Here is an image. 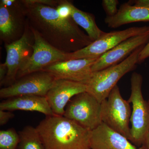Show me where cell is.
Masks as SVG:
<instances>
[{"label": "cell", "instance_id": "cell-28", "mask_svg": "<svg viewBox=\"0 0 149 149\" xmlns=\"http://www.w3.org/2000/svg\"><path fill=\"white\" fill-rule=\"evenodd\" d=\"M143 145L146 146V149H149V133L146 137Z\"/></svg>", "mask_w": 149, "mask_h": 149}, {"label": "cell", "instance_id": "cell-19", "mask_svg": "<svg viewBox=\"0 0 149 149\" xmlns=\"http://www.w3.org/2000/svg\"><path fill=\"white\" fill-rule=\"evenodd\" d=\"M18 133L19 136L18 149H45L36 128L27 125Z\"/></svg>", "mask_w": 149, "mask_h": 149}, {"label": "cell", "instance_id": "cell-2", "mask_svg": "<svg viewBox=\"0 0 149 149\" xmlns=\"http://www.w3.org/2000/svg\"><path fill=\"white\" fill-rule=\"evenodd\" d=\"M36 128L45 149H91V131L64 116H46Z\"/></svg>", "mask_w": 149, "mask_h": 149}, {"label": "cell", "instance_id": "cell-17", "mask_svg": "<svg viewBox=\"0 0 149 149\" xmlns=\"http://www.w3.org/2000/svg\"><path fill=\"white\" fill-rule=\"evenodd\" d=\"M142 22H149V8L133 5L129 2L121 5L114 16H107L104 19L105 23L112 28Z\"/></svg>", "mask_w": 149, "mask_h": 149}, {"label": "cell", "instance_id": "cell-9", "mask_svg": "<svg viewBox=\"0 0 149 149\" xmlns=\"http://www.w3.org/2000/svg\"><path fill=\"white\" fill-rule=\"evenodd\" d=\"M30 28L33 32L35 40L33 53L19 71L17 80L27 74L42 71L55 63L68 60V58L69 53L63 52L54 47L45 41L35 30Z\"/></svg>", "mask_w": 149, "mask_h": 149}, {"label": "cell", "instance_id": "cell-8", "mask_svg": "<svg viewBox=\"0 0 149 149\" xmlns=\"http://www.w3.org/2000/svg\"><path fill=\"white\" fill-rule=\"evenodd\" d=\"M34 42L33 32L26 20V28L22 37L19 40L5 46L7 53L5 63L7 67L8 73L5 80L0 83L1 86L7 87L16 81L19 71L33 53Z\"/></svg>", "mask_w": 149, "mask_h": 149}, {"label": "cell", "instance_id": "cell-1", "mask_svg": "<svg viewBox=\"0 0 149 149\" xmlns=\"http://www.w3.org/2000/svg\"><path fill=\"white\" fill-rule=\"evenodd\" d=\"M26 20L47 42L59 50L74 52L93 41L80 29L72 18H62L55 8L32 1H21Z\"/></svg>", "mask_w": 149, "mask_h": 149}, {"label": "cell", "instance_id": "cell-6", "mask_svg": "<svg viewBox=\"0 0 149 149\" xmlns=\"http://www.w3.org/2000/svg\"><path fill=\"white\" fill-rule=\"evenodd\" d=\"M102 103L87 92L77 94L67 105L63 116L92 131L102 123Z\"/></svg>", "mask_w": 149, "mask_h": 149}, {"label": "cell", "instance_id": "cell-29", "mask_svg": "<svg viewBox=\"0 0 149 149\" xmlns=\"http://www.w3.org/2000/svg\"><path fill=\"white\" fill-rule=\"evenodd\" d=\"M148 107H149V98L148 101Z\"/></svg>", "mask_w": 149, "mask_h": 149}, {"label": "cell", "instance_id": "cell-12", "mask_svg": "<svg viewBox=\"0 0 149 149\" xmlns=\"http://www.w3.org/2000/svg\"><path fill=\"white\" fill-rule=\"evenodd\" d=\"M98 58L78 59L58 62L43 70L56 80H66L85 84L91 77L93 65Z\"/></svg>", "mask_w": 149, "mask_h": 149}, {"label": "cell", "instance_id": "cell-7", "mask_svg": "<svg viewBox=\"0 0 149 149\" xmlns=\"http://www.w3.org/2000/svg\"><path fill=\"white\" fill-rule=\"evenodd\" d=\"M149 32V26L131 27L123 30L104 32L100 38L89 45L68 54V60L99 58L123 41L134 36Z\"/></svg>", "mask_w": 149, "mask_h": 149}, {"label": "cell", "instance_id": "cell-10", "mask_svg": "<svg viewBox=\"0 0 149 149\" xmlns=\"http://www.w3.org/2000/svg\"><path fill=\"white\" fill-rule=\"evenodd\" d=\"M56 80L50 73L44 70L33 72L19 78L12 85L2 88L0 97L7 99L22 95L46 97Z\"/></svg>", "mask_w": 149, "mask_h": 149}, {"label": "cell", "instance_id": "cell-3", "mask_svg": "<svg viewBox=\"0 0 149 149\" xmlns=\"http://www.w3.org/2000/svg\"><path fill=\"white\" fill-rule=\"evenodd\" d=\"M145 46L137 48L118 64L93 72L85 84L87 87L86 92L95 97L100 102L107 99L118 81L125 74L136 68L139 54Z\"/></svg>", "mask_w": 149, "mask_h": 149}, {"label": "cell", "instance_id": "cell-20", "mask_svg": "<svg viewBox=\"0 0 149 149\" xmlns=\"http://www.w3.org/2000/svg\"><path fill=\"white\" fill-rule=\"evenodd\" d=\"M19 142V135L14 128L0 131V149H17Z\"/></svg>", "mask_w": 149, "mask_h": 149}, {"label": "cell", "instance_id": "cell-25", "mask_svg": "<svg viewBox=\"0 0 149 149\" xmlns=\"http://www.w3.org/2000/svg\"><path fill=\"white\" fill-rule=\"evenodd\" d=\"M8 73L7 67L5 63L0 65V83H2L5 79Z\"/></svg>", "mask_w": 149, "mask_h": 149}, {"label": "cell", "instance_id": "cell-14", "mask_svg": "<svg viewBox=\"0 0 149 149\" xmlns=\"http://www.w3.org/2000/svg\"><path fill=\"white\" fill-rule=\"evenodd\" d=\"M149 41V32L127 39L99 57L93 65L92 71H100L118 64L137 48L146 45Z\"/></svg>", "mask_w": 149, "mask_h": 149}, {"label": "cell", "instance_id": "cell-23", "mask_svg": "<svg viewBox=\"0 0 149 149\" xmlns=\"http://www.w3.org/2000/svg\"><path fill=\"white\" fill-rule=\"evenodd\" d=\"M15 116L12 111L0 110V125L3 126Z\"/></svg>", "mask_w": 149, "mask_h": 149}, {"label": "cell", "instance_id": "cell-15", "mask_svg": "<svg viewBox=\"0 0 149 149\" xmlns=\"http://www.w3.org/2000/svg\"><path fill=\"white\" fill-rule=\"evenodd\" d=\"M91 149H146L144 145L137 148L126 137L103 122L91 131Z\"/></svg>", "mask_w": 149, "mask_h": 149}, {"label": "cell", "instance_id": "cell-24", "mask_svg": "<svg viewBox=\"0 0 149 149\" xmlns=\"http://www.w3.org/2000/svg\"><path fill=\"white\" fill-rule=\"evenodd\" d=\"M149 57V41L139 54L138 63H141Z\"/></svg>", "mask_w": 149, "mask_h": 149}, {"label": "cell", "instance_id": "cell-11", "mask_svg": "<svg viewBox=\"0 0 149 149\" xmlns=\"http://www.w3.org/2000/svg\"><path fill=\"white\" fill-rule=\"evenodd\" d=\"M26 18L21 1H17L12 6L0 3V37L5 45L19 40L24 34Z\"/></svg>", "mask_w": 149, "mask_h": 149}, {"label": "cell", "instance_id": "cell-5", "mask_svg": "<svg viewBox=\"0 0 149 149\" xmlns=\"http://www.w3.org/2000/svg\"><path fill=\"white\" fill-rule=\"evenodd\" d=\"M130 104L123 98L119 87L116 85L102 102V115L103 122L131 142L129 123L132 111Z\"/></svg>", "mask_w": 149, "mask_h": 149}, {"label": "cell", "instance_id": "cell-4", "mask_svg": "<svg viewBox=\"0 0 149 149\" xmlns=\"http://www.w3.org/2000/svg\"><path fill=\"white\" fill-rule=\"evenodd\" d=\"M143 78L140 73L134 72L130 78L131 94L128 102L132 104L130 121L131 143L136 146H143L149 133V108L142 94Z\"/></svg>", "mask_w": 149, "mask_h": 149}, {"label": "cell", "instance_id": "cell-18", "mask_svg": "<svg viewBox=\"0 0 149 149\" xmlns=\"http://www.w3.org/2000/svg\"><path fill=\"white\" fill-rule=\"evenodd\" d=\"M71 8V18L78 26L85 29L87 35L93 42L104 34V32L101 30L96 24L95 18L93 15L80 10L72 3Z\"/></svg>", "mask_w": 149, "mask_h": 149}, {"label": "cell", "instance_id": "cell-21", "mask_svg": "<svg viewBox=\"0 0 149 149\" xmlns=\"http://www.w3.org/2000/svg\"><path fill=\"white\" fill-rule=\"evenodd\" d=\"M72 2L66 0H61V1L56 8L59 15L62 18L67 19L71 18L72 13Z\"/></svg>", "mask_w": 149, "mask_h": 149}, {"label": "cell", "instance_id": "cell-26", "mask_svg": "<svg viewBox=\"0 0 149 149\" xmlns=\"http://www.w3.org/2000/svg\"><path fill=\"white\" fill-rule=\"evenodd\" d=\"M128 2L133 5L149 8V0H135L129 1Z\"/></svg>", "mask_w": 149, "mask_h": 149}, {"label": "cell", "instance_id": "cell-16", "mask_svg": "<svg viewBox=\"0 0 149 149\" xmlns=\"http://www.w3.org/2000/svg\"><path fill=\"white\" fill-rule=\"evenodd\" d=\"M0 110L13 111H37L46 116L54 115L46 97L22 95L5 99L0 103Z\"/></svg>", "mask_w": 149, "mask_h": 149}, {"label": "cell", "instance_id": "cell-13", "mask_svg": "<svg viewBox=\"0 0 149 149\" xmlns=\"http://www.w3.org/2000/svg\"><path fill=\"white\" fill-rule=\"evenodd\" d=\"M85 84L66 80H56L46 97L55 115L63 116L67 105L73 97L86 92Z\"/></svg>", "mask_w": 149, "mask_h": 149}, {"label": "cell", "instance_id": "cell-22", "mask_svg": "<svg viewBox=\"0 0 149 149\" xmlns=\"http://www.w3.org/2000/svg\"><path fill=\"white\" fill-rule=\"evenodd\" d=\"M118 3L117 0H103L102 1L103 8L107 17H112L117 14L118 11L117 8Z\"/></svg>", "mask_w": 149, "mask_h": 149}, {"label": "cell", "instance_id": "cell-27", "mask_svg": "<svg viewBox=\"0 0 149 149\" xmlns=\"http://www.w3.org/2000/svg\"><path fill=\"white\" fill-rule=\"evenodd\" d=\"M16 2V0H1L0 3L4 6L10 7L13 6Z\"/></svg>", "mask_w": 149, "mask_h": 149}]
</instances>
